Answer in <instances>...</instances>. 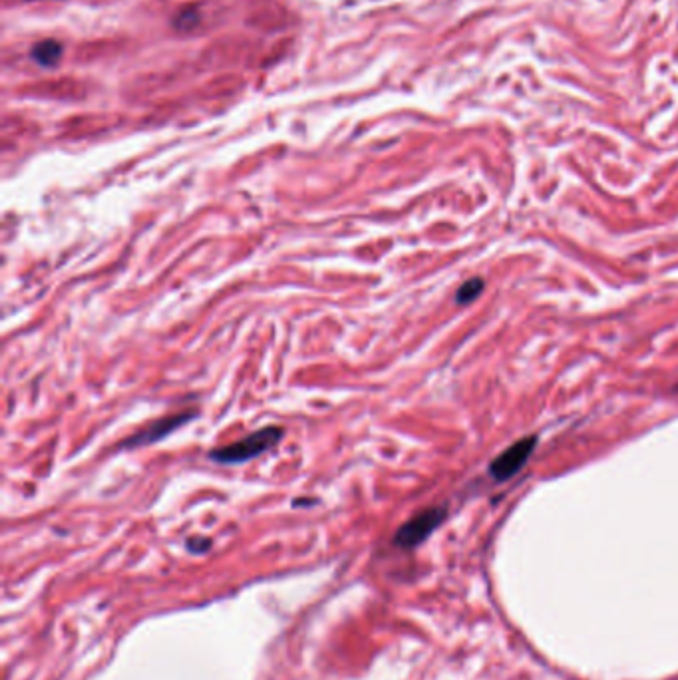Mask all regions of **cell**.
<instances>
[{
  "instance_id": "cell-1",
  "label": "cell",
  "mask_w": 678,
  "mask_h": 680,
  "mask_svg": "<svg viewBox=\"0 0 678 680\" xmlns=\"http://www.w3.org/2000/svg\"><path fill=\"white\" fill-rule=\"evenodd\" d=\"M283 438V428L279 426H267V428H261L253 434H249L247 438L243 440H237L229 446H223V448H215L209 458L217 464H243V462H249L269 450H273Z\"/></svg>"
},
{
  "instance_id": "cell-2",
  "label": "cell",
  "mask_w": 678,
  "mask_h": 680,
  "mask_svg": "<svg viewBox=\"0 0 678 680\" xmlns=\"http://www.w3.org/2000/svg\"><path fill=\"white\" fill-rule=\"evenodd\" d=\"M446 508H430L424 510L418 515H414L412 519H408L394 535V545H398L400 549H414L420 543H424L446 519Z\"/></svg>"
},
{
  "instance_id": "cell-3",
  "label": "cell",
  "mask_w": 678,
  "mask_h": 680,
  "mask_svg": "<svg viewBox=\"0 0 678 680\" xmlns=\"http://www.w3.org/2000/svg\"><path fill=\"white\" fill-rule=\"evenodd\" d=\"M535 446H537V436H527V438H521L519 442L511 444L504 454H500L492 462L490 476L498 482H506L509 478H513L525 466V462L531 458Z\"/></svg>"
},
{
  "instance_id": "cell-4",
  "label": "cell",
  "mask_w": 678,
  "mask_h": 680,
  "mask_svg": "<svg viewBox=\"0 0 678 680\" xmlns=\"http://www.w3.org/2000/svg\"><path fill=\"white\" fill-rule=\"evenodd\" d=\"M197 416V412H181V414H173V416H168V418H162V420H156L152 424H148L144 430H140L138 434H134L132 438H128L122 446L128 448V450H134V448H142V446H150V444H156L160 440H164L166 436H170L171 432H175L177 428L185 426L189 420H193Z\"/></svg>"
},
{
  "instance_id": "cell-5",
  "label": "cell",
  "mask_w": 678,
  "mask_h": 680,
  "mask_svg": "<svg viewBox=\"0 0 678 680\" xmlns=\"http://www.w3.org/2000/svg\"><path fill=\"white\" fill-rule=\"evenodd\" d=\"M62 52H64V48L58 40H40L38 44L32 46L30 58L42 68H54V66H58Z\"/></svg>"
},
{
  "instance_id": "cell-6",
  "label": "cell",
  "mask_w": 678,
  "mask_h": 680,
  "mask_svg": "<svg viewBox=\"0 0 678 680\" xmlns=\"http://www.w3.org/2000/svg\"><path fill=\"white\" fill-rule=\"evenodd\" d=\"M484 285H486V283H484V279H480V277L466 281V283L458 289V293H456V303H458V305H470L472 301H476V299L482 295Z\"/></svg>"
},
{
  "instance_id": "cell-7",
  "label": "cell",
  "mask_w": 678,
  "mask_h": 680,
  "mask_svg": "<svg viewBox=\"0 0 678 680\" xmlns=\"http://www.w3.org/2000/svg\"><path fill=\"white\" fill-rule=\"evenodd\" d=\"M197 20H199V16H197L195 10H185L173 20V26H177L179 30H191L197 24Z\"/></svg>"
},
{
  "instance_id": "cell-8",
  "label": "cell",
  "mask_w": 678,
  "mask_h": 680,
  "mask_svg": "<svg viewBox=\"0 0 678 680\" xmlns=\"http://www.w3.org/2000/svg\"><path fill=\"white\" fill-rule=\"evenodd\" d=\"M209 545H211V541L209 539H205V537H193V539H189L187 541V549L191 551V553H205L207 549H209Z\"/></svg>"
}]
</instances>
